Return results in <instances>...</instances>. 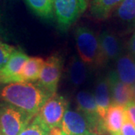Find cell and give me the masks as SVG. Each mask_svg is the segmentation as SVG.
<instances>
[{
    "label": "cell",
    "instance_id": "cell-5",
    "mask_svg": "<svg viewBox=\"0 0 135 135\" xmlns=\"http://www.w3.org/2000/svg\"><path fill=\"white\" fill-rule=\"evenodd\" d=\"M65 98L56 93L50 97L41 107L38 116L50 130L60 128L63 117L68 110Z\"/></svg>",
    "mask_w": 135,
    "mask_h": 135
},
{
    "label": "cell",
    "instance_id": "cell-3",
    "mask_svg": "<svg viewBox=\"0 0 135 135\" xmlns=\"http://www.w3.org/2000/svg\"><path fill=\"white\" fill-rule=\"evenodd\" d=\"M34 117L9 104H0V135H18Z\"/></svg>",
    "mask_w": 135,
    "mask_h": 135
},
{
    "label": "cell",
    "instance_id": "cell-4",
    "mask_svg": "<svg viewBox=\"0 0 135 135\" xmlns=\"http://www.w3.org/2000/svg\"><path fill=\"white\" fill-rule=\"evenodd\" d=\"M87 6L86 0H53L54 17L59 29H68L85 12Z\"/></svg>",
    "mask_w": 135,
    "mask_h": 135
},
{
    "label": "cell",
    "instance_id": "cell-8",
    "mask_svg": "<svg viewBox=\"0 0 135 135\" xmlns=\"http://www.w3.org/2000/svg\"><path fill=\"white\" fill-rule=\"evenodd\" d=\"M62 135H98L79 112L67 110L61 125Z\"/></svg>",
    "mask_w": 135,
    "mask_h": 135
},
{
    "label": "cell",
    "instance_id": "cell-26",
    "mask_svg": "<svg viewBox=\"0 0 135 135\" xmlns=\"http://www.w3.org/2000/svg\"><path fill=\"white\" fill-rule=\"evenodd\" d=\"M133 89H134V102L135 104V84L133 86Z\"/></svg>",
    "mask_w": 135,
    "mask_h": 135
},
{
    "label": "cell",
    "instance_id": "cell-13",
    "mask_svg": "<svg viewBox=\"0 0 135 135\" xmlns=\"http://www.w3.org/2000/svg\"><path fill=\"white\" fill-rule=\"evenodd\" d=\"M94 97L97 105L98 113L104 120L108 108L111 104V96L107 78H100L95 87Z\"/></svg>",
    "mask_w": 135,
    "mask_h": 135
},
{
    "label": "cell",
    "instance_id": "cell-1",
    "mask_svg": "<svg viewBox=\"0 0 135 135\" xmlns=\"http://www.w3.org/2000/svg\"><path fill=\"white\" fill-rule=\"evenodd\" d=\"M48 92L32 82H17L7 84L0 90V99L23 110L29 115H38L50 97Z\"/></svg>",
    "mask_w": 135,
    "mask_h": 135
},
{
    "label": "cell",
    "instance_id": "cell-20",
    "mask_svg": "<svg viewBox=\"0 0 135 135\" xmlns=\"http://www.w3.org/2000/svg\"><path fill=\"white\" fill-rule=\"evenodd\" d=\"M50 132V130L36 115L18 135H49Z\"/></svg>",
    "mask_w": 135,
    "mask_h": 135
},
{
    "label": "cell",
    "instance_id": "cell-15",
    "mask_svg": "<svg viewBox=\"0 0 135 135\" xmlns=\"http://www.w3.org/2000/svg\"><path fill=\"white\" fill-rule=\"evenodd\" d=\"M123 0H91L90 14L94 18L105 20L117 10Z\"/></svg>",
    "mask_w": 135,
    "mask_h": 135
},
{
    "label": "cell",
    "instance_id": "cell-24",
    "mask_svg": "<svg viewBox=\"0 0 135 135\" xmlns=\"http://www.w3.org/2000/svg\"><path fill=\"white\" fill-rule=\"evenodd\" d=\"M128 48L130 54L135 58V31L131 35V38L129 39V41L128 44Z\"/></svg>",
    "mask_w": 135,
    "mask_h": 135
},
{
    "label": "cell",
    "instance_id": "cell-18",
    "mask_svg": "<svg viewBox=\"0 0 135 135\" xmlns=\"http://www.w3.org/2000/svg\"><path fill=\"white\" fill-rule=\"evenodd\" d=\"M29 8L38 17L50 20L54 17L53 0H25Z\"/></svg>",
    "mask_w": 135,
    "mask_h": 135
},
{
    "label": "cell",
    "instance_id": "cell-9",
    "mask_svg": "<svg viewBox=\"0 0 135 135\" xmlns=\"http://www.w3.org/2000/svg\"><path fill=\"white\" fill-rule=\"evenodd\" d=\"M29 57L23 51L17 50L3 67L0 69V85L22 82L20 74Z\"/></svg>",
    "mask_w": 135,
    "mask_h": 135
},
{
    "label": "cell",
    "instance_id": "cell-10",
    "mask_svg": "<svg viewBox=\"0 0 135 135\" xmlns=\"http://www.w3.org/2000/svg\"><path fill=\"white\" fill-rule=\"evenodd\" d=\"M110 91L111 104L126 107L134 101L133 86L122 83L117 76L116 71H112L107 76Z\"/></svg>",
    "mask_w": 135,
    "mask_h": 135
},
{
    "label": "cell",
    "instance_id": "cell-23",
    "mask_svg": "<svg viewBox=\"0 0 135 135\" xmlns=\"http://www.w3.org/2000/svg\"><path fill=\"white\" fill-rule=\"evenodd\" d=\"M125 111L130 120L133 122L134 125H135V104L134 101L125 107Z\"/></svg>",
    "mask_w": 135,
    "mask_h": 135
},
{
    "label": "cell",
    "instance_id": "cell-21",
    "mask_svg": "<svg viewBox=\"0 0 135 135\" xmlns=\"http://www.w3.org/2000/svg\"><path fill=\"white\" fill-rule=\"evenodd\" d=\"M16 50L17 49L15 47L0 41V69L8 62Z\"/></svg>",
    "mask_w": 135,
    "mask_h": 135
},
{
    "label": "cell",
    "instance_id": "cell-17",
    "mask_svg": "<svg viewBox=\"0 0 135 135\" xmlns=\"http://www.w3.org/2000/svg\"><path fill=\"white\" fill-rule=\"evenodd\" d=\"M44 62V59L41 57H29L21 71L20 77L22 82L38 81Z\"/></svg>",
    "mask_w": 135,
    "mask_h": 135
},
{
    "label": "cell",
    "instance_id": "cell-25",
    "mask_svg": "<svg viewBox=\"0 0 135 135\" xmlns=\"http://www.w3.org/2000/svg\"><path fill=\"white\" fill-rule=\"evenodd\" d=\"M2 30V17H1V13H0V32Z\"/></svg>",
    "mask_w": 135,
    "mask_h": 135
},
{
    "label": "cell",
    "instance_id": "cell-11",
    "mask_svg": "<svg viewBox=\"0 0 135 135\" xmlns=\"http://www.w3.org/2000/svg\"><path fill=\"white\" fill-rule=\"evenodd\" d=\"M98 40L103 64L117 59L120 56L122 50L120 40L115 34L110 31H103L100 34Z\"/></svg>",
    "mask_w": 135,
    "mask_h": 135
},
{
    "label": "cell",
    "instance_id": "cell-2",
    "mask_svg": "<svg viewBox=\"0 0 135 135\" xmlns=\"http://www.w3.org/2000/svg\"><path fill=\"white\" fill-rule=\"evenodd\" d=\"M75 41L79 57L89 66L103 65L98 37L87 26H79L75 31Z\"/></svg>",
    "mask_w": 135,
    "mask_h": 135
},
{
    "label": "cell",
    "instance_id": "cell-27",
    "mask_svg": "<svg viewBox=\"0 0 135 135\" xmlns=\"http://www.w3.org/2000/svg\"><path fill=\"white\" fill-rule=\"evenodd\" d=\"M49 135H50V134H49Z\"/></svg>",
    "mask_w": 135,
    "mask_h": 135
},
{
    "label": "cell",
    "instance_id": "cell-22",
    "mask_svg": "<svg viewBox=\"0 0 135 135\" xmlns=\"http://www.w3.org/2000/svg\"><path fill=\"white\" fill-rule=\"evenodd\" d=\"M120 135H135V125L130 120L125 111V118L121 129Z\"/></svg>",
    "mask_w": 135,
    "mask_h": 135
},
{
    "label": "cell",
    "instance_id": "cell-6",
    "mask_svg": "<svg viewBox=\"0 0 135 135\" xmlns=\"http://www.w3.org/2000/svg\"><path fill=\"white\" fill-rule=\"evenodd\" d=\"M76 102L79 113L86 119L92 130L98 135L107 133L104 120L98 113L94 95L86 91H80L76 95Z\"/></svg>",
    "mask_w": 135,
    "mask_h": 135
},
{
    "label": "cell",
    "instance_id": "cell-7",
    "mask_svg": "<svg viewBox=\"0 0 135 135\" xmlns=\"http://www.w3.org/2000/svg\"><path fill=\"white\" fill-rule=\"evenodd\" d=\"M62 71V59L59 55H52L44 62L38 85L50 95L56 94Z\"/></svg>",
    "mask_w": 135,
    "mask_h": 135
},
{
    "label": "cell",
    "instance_id": "cell-19",
    "mask_svg": "<svg viewBox=\"0 0 135 135\" xmlns=\"http://www.w3.org/2000/svg\"><path fill=\"white\" fill-rule=\"evenodd\" d=\"M116 15L124 22H135V0H123L116 10Z\"/></svg>",
    "mask_w": 135,
    "mask_h": 135
},
{
    "label": "cell",
    "instance_id": "cell-14",
    "mask_svg": "<svg viewBox=\"0 0 135 135\" xmlns=\"http://www.w3.org/2000/svg\"><path fill=\"white\" fill-rule=\"evenodd\" d=\"M117 76L121 81L127 85L135 84V58L131 54L120 56L116 60Z\"/></svg>",
    "mask_w": 135,
    "mask_h": 135
},
{
    "label": "cell",
    "instance_id": "cell-16",
    "mask_svg": "<svg viewBox=\"0 0 135 135\" xmlns=\"http://www.w3.org/2000/svg\"><path fill=\"white\" fill-rule=\"evenodd\" d=\"M68 76L74 86H80L86 82L88 76L86 65L76 56H74L68 66Z\"/></svg>",
    "mask_w": 135,
    "mask_h": 135
},
{
    "label": "cell",
    "instance_id": "cell-12",
    "mask_svg": "<svg viewBox=\"0 0 135 135\" xmlns=\"http://www.w3.org/2000/svg\"><path fill=\"white\" fill-rule=\"evenodd\" d=\"M125 118V107L111 104L104 119V128L109 135H120Z\"/></svg>",
    "mask_w": 135,
    "mask_h": 135
}]
</instances>
